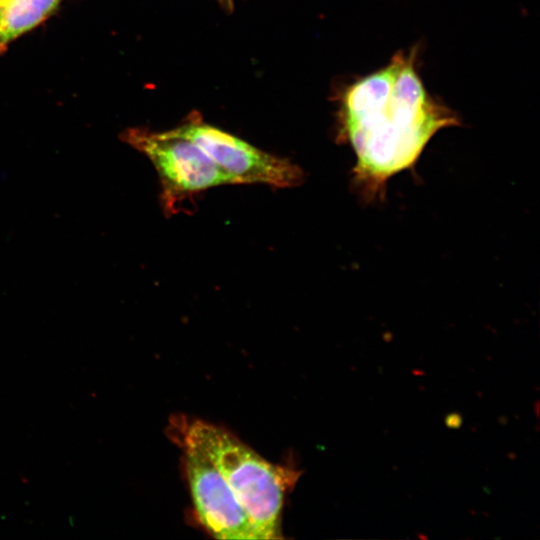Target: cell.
Wrapping results in <instances>:
<instances>
[{
	"label": "cell",
	"mask_w": 540,
	"mask_h": 540,
	"mask_svg": "<svg viewBox=\"0 0 540 540\" xmlns=\"http://www.w3.org/2000/svg\"><path fill=\"white\" fill-rule=\"evenodd\" d=\"M417 54L416 46L395 53L340 96L341 134L356 155L355 180L372 195L411 168L438 131L459 124L457 115L429 94Z\"/></svg>",
	"instance_id": "1"
},
{
	"label": "cell",
	"mask_w": 540,
	"mask_h": 540,
	"mask_svg": "<svg viewBox=\"0 0 540 540\" xmlns=\"http://www.w3.org/2000/svg\"><path fill=\"white\" fill-rule=\"evenodd\" d=\"M227 3L231 4V0H225Z\"/></svg>",
	"instance_id": "8"
},
{
	"label": "cell",
	"mask_w": 540,
	"mask_h": 540,
	"mask_svg": "<svg viewBox=\"0 0 540 540\" xmlns=\"http://www.w3.org/2000/svg\"><path fill=\"white\" fill-rule=\"evenodd\" d=\"M0 1H2V0H0Z\"/></svg>",
	"instance_id": "9"
},
{
	"label": "cell",
	"mask_w": 540,
	"mask_h": 540,
	"mask_svg": "<svg viewBox=\"0 0 540 540\" xmlns=\"http://www.w3.org/2000/svg\"><path fill=\"white\" fill-rule=\"evenodd\" d=\"M61 0L0 1V51L46 19Z\"/></svg>",
	"instance_id": "6"
},
{
	"label": "cell",
	"mask_w": 540,
	"mask_h": 540,
	"mask_svg": "<svg viewBox=\"0 0 540 540\" xmlns=\"http://www.w3.org/2000/svg\"><path fill=\"white\" fill-rule=\"evenodd\" d=\"M196 143L234 184H266L278 188L301 183V169L275 155L264 152L246 141L199 120H191L173 129Z\"/></svg>",
	"instance_id": "4"
},
{
	"label": "cell",
	"mask_w": 540,
	"mask_h": 540,
	"mask_svg": "<svg viewBox=\"0 0 540 540\" xmlns=\"http://www.w3.org/2000/svg\"><path fill=\"white\" fill-rule=\"evenodd\" d=\"M445 424L449 428L457 429L462 424L461 415L458 413H451L445 418Z\"/></svg>",
	"instance_id": "7"
},
{
	"label": "cell",
	"mask_w": 540,
	"mask_h": 540,
	"mask_svg": "<svg viewBox=\"0 0 540 540\" xmlns=\"http://www.w3.org/2000/svg\"><path fill=\"white\" fill-rule=\"evenodd\" d=\"M184 466L197 518L218 539H259L251 519L209 457L181 439Z\"/></svg>",
	"instance_id": "5"
},
{
	"label": "cell",
	"mask_w": 540,
	"mask_h": 540,
	"mask_svg": "<svg viewBox=\"0 0 540 540\" xmlns=\"http://www.w3.org/2000/svg\"><path fill=\"white\" fill-rule=\"evenodd\" d=\"M183 428L182 439L200 448L220 471L258 538H281L284 498L300 472L270 463L222 427L193 420Z\"/></svg>",
	"instance_id": "2"
},
{
	"label": "cell",
	"mask_w": 540,
	"mask_h": 540,
	"mask_svg": "<svg viewBox=\"0 0 540 540\" xmlns=\"http://www.w3.org/2000/svg\"><path fill=\"white\" fill-rule=\"evenodd\" d=\"M123 139L153 164L161 183L162 202L167 212L177 203L206 189L234 184L196 143L173 129L152 132L131 129Z\"/></svg>",
	"instance_id": "3"
}]
</instances>
